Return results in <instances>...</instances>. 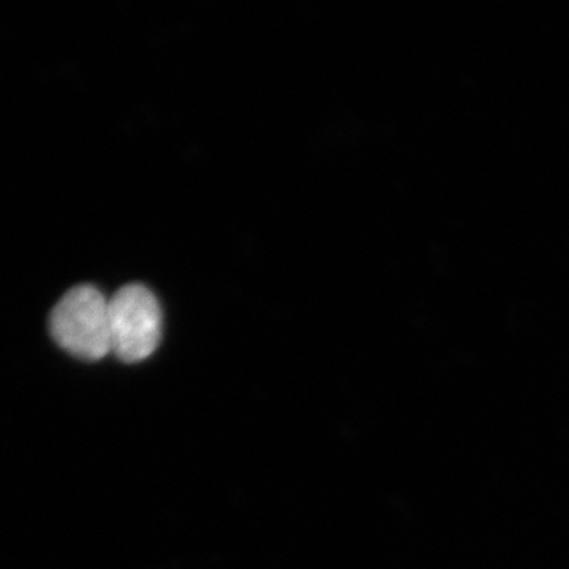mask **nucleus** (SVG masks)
Segmentation results:
<instances>
[{"instance_id":"nucleus-1","label":"nucleus","mask_w":569,"mask_h":569,"mask_svg":"<svg viewBox=\"0 0 569 569\" xmlns=\"http://www.w3.org/2000/svg\"><path fill=\"white\" fill-rule=\"evenodd\" d=\"M50 332L67 353L100 361L111 353L110 301L92 284L71 288L52 309Z\"/></svg>"},{"instance_id":"nucleus-2","label":"nucleus","mask_w":569,"mask_h":569,"mask_svg":"<svg viewBox=\"0 0 569 569\" xmlns=\"http://www.w3.org/2000/svg\"><path fill=\"white\" fill-rule=\"evenodd\" d=\"M111 353L122 362L144 361L162 340V309L156 295L130 283L110 299Z\"/></svg>"}]
</instances>
